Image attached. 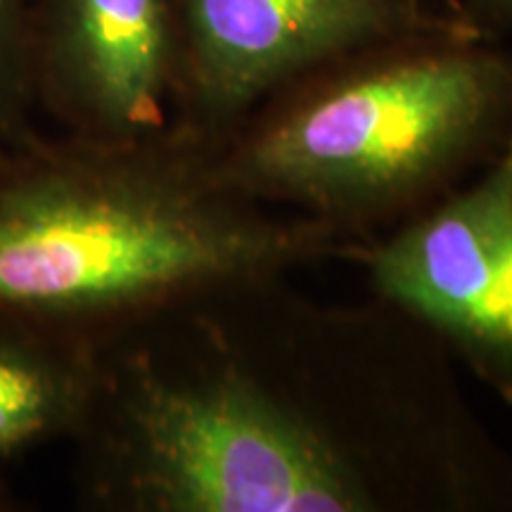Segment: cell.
<instances>
[{
  "label": "cell",
  "mask_w": 512,
  "mask_h": 512,
  "mask_svg": "<svg viewBox=\"0 0 512 512\" xmlns=\"http://www.w3.org/2000/svg\"><path fill=\"white\" fill-rule=\"evenodd\" d=\"M226 290L181 354L98 361L95 489L136 512H403L498 501V460L392 320ZM83 427V430H86Z\"/></svg>",
  "instance_id": "obj_1"
},
{
  "label": "cell",
  "mask_w": 512,
  "mask_h": 512,
  "mask_svg": "<svg viewBox=\"0 0 512 512\" xmlns=\"http://www.w3.org/2000/svg\"><path fill=\"white\" fill-rule=\"evenodd\" d=\"M339 230L230 181L219 140L169 126L136 140L0 155V311L119 320L335 254Z\"/></svg>",
  "instance_id": "obj_2"
},
{
  "label": "cell",
  "mask_w": 512,
  "mask_h": 512,
  "mask_svg": "<svg viewBox=\"0 0 512 512\" xmlns=\"http://www.w3.org/2000/svg\"><path fill=\"white\" fill-rule=\"evenodd\" d=\"M219 140L230 181L339 230L458 176L512 121V55L482 34L387 43L320 69Z\"/></svg>",
  "instance_id": "obj_3"
},
{
  "label": "cell",
  "mask_w": 512,
  "mask_h": 512,
  "mask_svg": "<svg viewBox=\"0 0 512 512\" xmlns=\"http://www.w3.org/2000/svg\"><path fill=\"white\" fill-rule=\"evenodd\" d=\"M176 19L181 124L219 140L347 57L406 38L482 34L427 0H176Z\"/></svg>",
  "instance_id": "obj_4"
},
{
  "label": "cell",
  "mask_w": 512,
  "mask_h": 512,
  "mask_svg": "<svg viewBox=\"0 0 512 512\" xmlns=\"http://www.w3.org/2000/svg\"><path fill=\"white\" fill-rule=\"evenodd\" d=\"M370 283L512 401V131L470 188L366 252Z\"/></svg>",
  "instance_id": "obj_5"
},
{
  "label": "cell",
  "mask_w": 512,
  "mask_h": 512,
  "mask_svg": "<svg viewBox=\"0 0 512 512\" xmlns=\"http://www.w3.org/2000/svg\"><path fill=\"white\" fill-rule=\"evenodd\" d=\"M36 93L93 140H136L169 128L178 105L176 0H41Z\"/></svg>",
  "instance_id": "obj_6"
},
{
  "label": "cell",
  "mask_w": 512,
  "mask_h": 512,
  "mask_svg": "<svg viewBox=\"0 0 512 512\" xmlns=\"http://www.w3.org/2000/svg\"><path fill=\"white\" fill-rule=\"evenodd\" d=\"M98 389L93 351L67 349L0 325V460L79 432Z\"/></svg>",
  "instance_id": "obj_7"
},
{
  "label": "cell",
  "mask_w": 512,
  "mask_h": 512,
  "mask_svg": "<svg viewBox=\"0 0 512 512\" xmlns=\"http://www.w3.org/2000/svg\"><path fill=\"white\" fill-rule=\"evenodd\" d=\"M41 0H0V155L36 140L34 31Z\"/></svg>",
  "instance_id": "obj_8"
},
{
  "label": "cell",
  "mask_w": 512,
  "mask_h": 512,
  "mask_svg": "<svg viewBox=\"0 0 512 512\" xmlns=\"http://www.w3.org/2000/svg\"><path fill=\"white\" fill-rule=\"evenodd\" d=\"M467 24L491 36V31L512 29V0H456Z\"/></svg>",
  "instance_id": "obj_9"
},
{
  "label": "cell",
  "mask_w": 512,
  "mask_h": 512,
  "mask_svg": "<svg viewBox=\"0 0 512 512\" xmlns=\"http://www.w3.org/2000/svg\"><path fill=\"white\" fill-rule=\"evenodd\" d=\"M427 3L434 5V8L444 12V15L453 17V19H460V22H465V17L460 15V10H458V5H456V0H427ZM465 24H467V22H465ZM470 27H472V24H470ZM477 31H479V29H477Z\"/></svg>",
  "instance_id": "obj_10"
}]
</instances>
